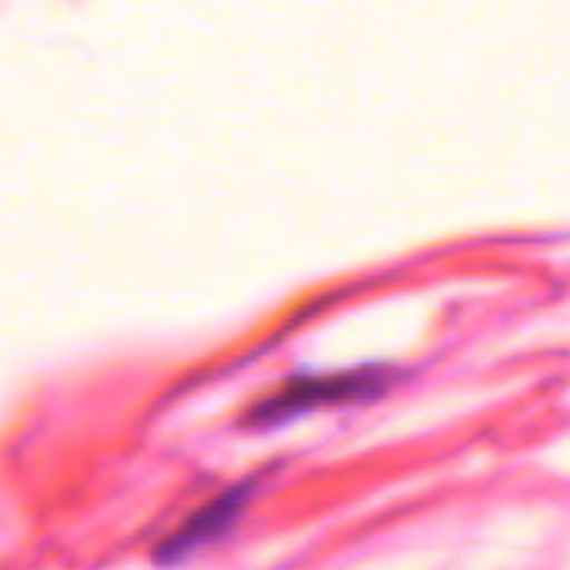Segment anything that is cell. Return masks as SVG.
<instances>
[{"instance_id": "cell-1", "label": "cell", "mask_w": 570, "mask_h": 570, "mask_svg": "<svg viewBox=\"0 0 570 570\" xmlns=\"http://www.w3.org/2000/svg\"><path fill=\"white\" fill-rule=\"evenodd\" d=\"M393 386V370L390 366H356V370H340V373H320V376H289L282 380L268 396L252 403L245 413V423L252 430H268L303 420L320 410H340V406H356L383 396Z\"/></svg>"}, {"instance_id": "cell-2", "label": "cell", "mask_w": 570, "mask_h": 570, "mask_svg": "<svg viewBox=\"0 0 570 570\" xmlns=\"http://www.w3.org/2000/svg\"><path fill=\"white\" fill-rule=\"evenodd\" d=\"M255 493V483H235L228 487L225 493L212 497L205 507H198L181 527H175L161 543H158V563H181L195 553H202L208 543L222 540L235 523L238 517L245 513L248 500Z\"/></svg>"}]
</instances>
